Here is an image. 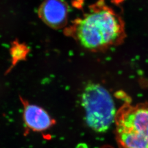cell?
<instances>
[{
  "label": "cell",
  "mask_w": 148,
  "mask_h": 148,
  "mask_svg": "<svg viewBox=\"0 0 148 148\" xmlns=\"http://www.w3.org/2000/svg\"><path fill=\"white\" fill-rule=\"evenodd\" d=\"M114 122L119 148H148V105H124Z\"/></svg>",
  "instance_id": "cell-2"
},
{
  "label": "cell",
  "mask_w": 148,
  "mask_h": 148,
  "mask_svg": "<svg viewBox=\"0 0 148 148\" xmlns=\"http://www.w3.org/2000/svg\"><path fill=\"white\" fill-rule=\"evenodd\" d=\"M24 105L23 119L26 127L33 132H43L56 123L47 111L41 106L22 101Z\"/></svg>",
  "instance_id": "cell-5"
},
{
  "label": "cell",
  "mask_w": 148,
  "mask_h": 148,
  "mask_svg": "<svg viewBox=\"0 0 148 148\" xmlns=\"http://www.w3.org/2000/svg\"><path fill=\"white\" fill-rule=\"evenodd\" d=\"M38 13L39 17L48 26L59 29L67 21L68 8L62 0H45Z\"/></svg>",
  "instance_id": "cell-4"
},
{
  "label": "cell",
  "mask_w": 148,
  "mask_h": 148,
  "mask_svg": "<svg viewBox=\"0 0 148 148\" xmlns=\"http://www.w3.org/2000/svg\"><path fill=\"white\" fill-rule=\"evenodd\" d=\"M119 17L110 9L104 8L90 12L76 22L75 36L86 48L97 50L117 42L123 35Z\"/></svg>",
  "instance_id": "cell-1"
},
{
  "label": "cell",
  "mask_w": 148,
  "mask_h": 148,
  "mask_svg": "<svg viewBox=\"0 0 148 148\" xmlns=\"http://www.w3.org/2000/svg\"><path fill=\"white\" fill-rule=\"evenodd\" d=\"M81 105L88 126L97 133H105L115 122L116 114L110 94L102 86L90 83L81 95Z\"/></svg>",
  "instance_id": "cell-3"
},
{
  "label": "cell",
  "mask_w": 148,
  "mask_h": 148,
  "mask_svg": "<svg viewBox=\"0 0 148 148\" xmlns=\"http://www.w3.org/2000/svg\"><path fill=\"white\" fill-rule=\"evenodd\" d=\"M30 52V48L24 43L20 42L18 40L14 41L12 43L10 48L11 56V65L6 71L9 73L16 65L20 62L25 60Z\"/></svg>",
  "instance_id": "cell-6"
}]
</instances>
